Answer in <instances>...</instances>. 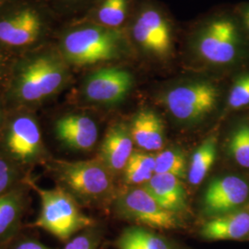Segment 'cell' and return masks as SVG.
Returning a JSON list of instances; mask_svg holds the SVG:
<instances>
[{
  "label": "cell",
  "instance_id": "6da1fadb",
  "mask_svg": "<svg viewBox=\"0 0 249 249\" xmlns=\"http://www.w3.org/2000/svg\"><path fill=\"white\" fill-rule=\"evenodd\" d=\"M72 69L54 42L17 55L1 94L7 110H39L69 87Z\"/></svg>",
  "mask_w": 249,
  "mask_h": 249
},
{
  "label": "cell",
  "instance_id": "7a4b0ae2",
  "mask_svg": "<svg viewBox=\"0 0 249 249\" xmlns=\"http://www.w3.org/2000/svg\"><path fill=\"white\" fill-rule=\"evenodd\" d=\"M53 42L72 71L106 66L124 58L129 52L124 30L108 29L80 19L63 22Z\"/></svg>",
  "mask_w": 249,
  "mask_h": 249
},
{
  "label": "cell",
  "instance_id": "3957f363",
  "mask_svg": "<svg viewBox=\"0 0 249 249\" xmlns=\"http://www.w3.org/2000/svg\"><path fill=\"white\" fill-rule=\"evenodd\" d=\"M61 24L43 0H9L0 8V49L14 56L37 49Z\"/></svg>",
  "mask_w": 249,
  "mask_h": 249
},
{
  "label": "cell",
  "instance_id": "277c9868",
  "mask_svg": "<svg viewBox=\"0 0 249 249\" xmlns=\"http://www.w3.org/2000/svg\"><path fill=\"white\" fill-rule=\"evenodd\" d=\"M46 174L81 205H97L114 198L115 176L95 157L66 160L52 157L45 165Z\"/></svg>",
  "mask_w": 249,
  "mask_h": 249
},
{
  "label": "cell",
  "instance_id": "5b68a950",
  "mask_svg": "<svg viewBox=\"0 0 249 249\" xmlns=\"http://www.w3.org/2000/svg\"><path fill=\"white\" fill-rule=\"evenodd\" d=\"M0 151L32 176L37 166H44L53 156L45 145L39 118L35 111L9 110L0 131Z\"/></svg>",
  "mask_w": 249,
  "mask_h": 249
},
{
  "label": "cell",
  "instance_id": "8992f818",
  "mask_svg": "<svg viewBox=\"0 0 249 249\" xmlns=\"http://www.w3.org/2000/svg\"><path fill=\"white\" fill-rule=\"evenodd\" d=\"M26 182L40 200L39 213L31 227L40 228L67 243L80 231L96 223L81 211L80 203L61 187H39L32 176L27 178Z\"/></svg>",
  "mask_w": 249,
  "mask_h": 249
},
{
  "label": "cell",
  "instance_id": "52a82bcc",
  "mask_svg": "<svg viewBox=\"0 0 249 249\" xmlns=\"http://www.w3.org/2000/svg\"><path fill=\"white\" fill-rule=\"evenodd\" d=\"M219 90L208 80H193L178 84L162 96L170 115L179 122L192 124L204 119L217 106Z\"/></svg>",
  "mask_w": 249,
  "mask_h": 249
},
{
  "label": "cell",
  "instance_id": "ba28073f",
  "mask_svg": "<svg viewBox=\"0 0 249 249\" xmlns=\"http://www.w3.org/2000/svg\"><path fill=\"white\" fill-rule=\"evenodd\" d=\"M117 217L150 229L178 230L182 222L178 214L163 209L144 187L125 190L113 198Z\"/></svg>",
  "mask_w": 249,
  "mask_h": 249
},
{
  "label": "cell",
  "instance_id": "9c48e42d",
  "mask_svg": "<svg viewBox=\"0 0 249 249\" xmlns=\"http://www.w3.org/2000/svg\"><path fill=\"white\" fill-rule=\"evenodd\" d=\"M132 73L127 70L102 66L89 71L82 80L80 98L86 105L113 107L121 104L133 87Z\"/></svg>",
  "mask_w": 249,
  "mask_h": 249
},
{
  "label": "cell",
  "instance_id": "30bf717a",
  "mask_svg": "<svg viewBox=\"0 0 249 249\" xmlns=\"http://www.w3.org/2000/svg\"><path fill=\"white\" fill-rule=\"evenodd\" d=\"M129 36L143 53L166 59L174 52V35L169 19L156 7L141 9L129 30Z\"/></svg>",
  "mask_w": 249,
  "mask_h": 249
},
{
  "label": "cell",
  "instance_id": "8fae6325",
  "mask_svg": "<svg viewBox=\"0 0 249 249\" xmlns=\"http://www.w3.org/2000/svg\"><path fill=\"white\" fill-rule=\"evenodd\" d=\"M193 47L203 62L216 66L230 64L239 51L237 28L230 18H214L197 31Z\"/></svg>",
  "mask_w": 249,
  "mask_h": 249
},
{
  "label": "cell",
  "instance_id": "7c38bea8",
  "mask_svg": "<svg viewBox=\"0 0 249 249\" xmlns=\"http://www.w3.org/2000/svg\"><path fill=\"white\" fill-rule=\"evenodd\" d=\"M57 142L71 151L93 150L99 139V126L93 117L80 112H68L57 116L53 123Z\"/></svg>",
  "mask_w": 249,
  "mask_h": 249
},
{
  "label": "cell",
  "instance_id": "4fadbf2b",
  "mask_svg": "<svg viewBox=\"0 0 249 249\" xmlns=\"http://www.w3.org/2000/svg\"><path fill=\"white\" fill-rule=\"evenodd\" d=\"M249 196V184L236 176L214 179L205 191V213L215 217L235 212Z\"/></svg>",
  "mask_w": 249,
  "mask_h": 249
},
{
  "label": "cell",
  "instance_id": "5bb4252c",
  "mask_svg": "<svg viewBox=\"0 0 249 249\" xmlns=\"http://www.w3.org/2000/svg\"><path fill=\"white\" fill-rule=\"evenodd\" d=\"M30 189L32 188L25 182L0 196V249H4L22 231Z\"/></svg>",
  "mask_w": 249,
  "mask_h": 249
},
{
  "label": "cell",
  "instance_id": "9a60e30c",
  "mask_svg": "<svg viewBox=\"0 0 249 249\" xmlns=\"http://www.w3.org/2000/svg\"><path fill=\"white\" fill-rule=\"evenodd\" d=\"M133 145L129 125L116 123L107 129L97 157L116 177L119 173L124 172L125 165L134 152Z\"/></svg>",
  "mask_w": 249,
  "mask_h": 249
},
{
  "label": "cell",
  "instance_id": "2e32d148",
  "mask_svg": "<svg viewBox=\"0 0 249 249\" xmlns=\"http://www.w3.org/2000/svg\"><path fill=\"white\" fill-rule=\"evenodd\" d=\"M143 187L171 213H181L187 210V190L180 178L169 174H154Z\"/></svg>",
  "mask_w": 249,
  "mask_h": 249
},
{
  "label": "cell",
  "instance_id": "e0dca14e",
  "mask_svg": "<svg viewBox=\"0 0 249 249\" xmlns=\"http://www.w3.org/2000/svg\"><path fill=\"white\" fill-rule=\"evenodd\" d=\"M201 238L208 241L240 240L249 235V213L235 211L212 217L199 230Z\"/></svg>",
  "mask_w": 249,
  "mask_h": 249
},
{
  "label": "cell",
  "instance_id": "ac0fdd59",
  "mask_svg": "<svg viewBox=\"0 0 249 249\" xmlns=\"http://www.w3.org/2000/svg\"><path fill=\"white\" fill-rule=\"evenodd\" d=\"M134 143L145 151H159L164 144V124L160 116L150 109H143L134 116L129 125Z\"/></svg>",
  "mask_w": 249,
  "mask_h": 249
},
{
  "label": "cell",
  "instance_id": "d6986e66",
  "mask_svg": "<svg viewBox=\"0 0 249 249\" xmlns=\"http://www.w3.org/2000/svg\"><path fill=\"white\" fill-rule=\"evenodd\" d=\"M130 0H96L81 17L74 18L99 26L123 30L128 15Z\"/></svg>",
  "mask_w": 249,
  "mask_h": 249
},
{
  "label": "cell",
  "instance_id": "ffe728a7",
  "mask_svg": "<svg viewBox=\"0 0 249 249\" xmlns=\"http://www.w3.org/2000/svg\"><path fill=\"white\" fill-rule=\"evenodd\" d=\"M116 247L117 249H184L164 235L141 225L124 228L116 239Z\"/></svg>",
  "mask_w": 249,
  "mask_h": 249
},
{
  "label": "cell",
  "instance_id": "44dd1931",
  "mask_svg": "<svg viewBox=\"0 0 249 249\" xmlns=\"http://www.w3.org/2000/svg\"><path fill=\"white\" fill-rule=\"evenodd\" d=\"M217 154L215 137H209L191 156L187 170V179L191 186L199 185L212 169Z\"/></svg>",
  "mask_w": 249,
  "mask_h": 249
},
{
  "label": "cell",
  "instance_id": "7402d4cb",
  "mask_svg": "<svg viewBox=\"0 0 249 249\" xmlns=\"http://www.w3.org/2000/svg\"><path fill=\"white\" fill-rule=\"evenodd\" d=\"M155 174V155L147 151H134L124 170L129 185H144Z\"/></svg>",
  "mask_w": 249,
  "mask_h": 249
},
{
  "label": "cell",
  "instance_id": "603a6c76",
  "mask_svg": "<svg viewBox=\"0 0 249 249\" xmlns=\"http://www.w3.org/2000/svg\"><path fill=\"white\" fill-rule=\"evenodd\" d=\"M187 159L179 149H167L155 155V174H169L180 178H187Z\"/></svg>",
  "mask_w": 249,
  "mask_h": 249
},
{
  "label": "cell",
  "instance_id": "cb8c5ba5",
  "mask_svg": "<svg viewBox=\"0 0 249 249\" xmlns=\"http://www.w3.org/2000/svg\"><path fill=\"white\" fill-rule=\"evenodd\" d=\"M29 177L31 176L18 168L0 151V196L24 184Z\"/></svg>",
  "mask_w": 249,
  "mask_h": 249
},
{
  "label": "cell",
  "instance_id": "d4e9b609",
  "mask_svg": "<svg viewBox=\"0 0 249 249\" xmlns=\"http://www.w3.org/2000/svg\"><path fill=\"white\" fill-rule=\"evenodd\" d=\"M103 239L104 229L96 223L65 243L62 249H99Z\"/></svg>",
  "mask_w": 249,
  "mask_h": 249
},
{
  "label": "cell",
  "instance_id": "484cf974",
  "mask_svg": "<svg viewBox=\"0 0 249 249\" xmlns=\"http://www.w3.org/2000/svg\"><path fill=\"white\" fill-rule=\"evenodd\" d=\"M229 149L235 161L249 168V125L242 124L232 133Z\"/></svg>",
  "mask_w": 249,
  "mask_h": 249
},
{
  "label": "cell",
  "instance_id": "4316f807",
  "mask_svg": "<svg viewBox=\"0 0 249 249\" xmlns=\"http://www.w3.org/2000/svg\"><path fill=\"white\" fill-rule=\"evenodd\" d=\"M62 22L80 11H87L96 0H43ZM84 12V13H85ZM63 23V22H62Z\"/></svg>",
  "mask_w": 249,
  "mask_h": 249
},
{
  "label": "cell",
  "instance_id": "83f0119b",
  "mask_svg": "<svg viewBox=\"0 0 249 249\" xmlns=\"http://www.w3.org/2000/svg\"><path fill=\"white\" fill-rule=\"evenodd\" d=\"M249 105V73L240 76L231 87L228 106L232 109H240Z\"/></svg>",
  "mask_w": 249,
  "mask_h": 249
},
{
  "label": "cell",
  "instance_id": "f1b7e54d",
  "mask_svg": "<svg viewBox=\"0 0 249 249\" xmlns=\"http://www.w3.org/2000/svg\"><path fill=\"white\" fill-rule=\"evenodd\" d=\"M2 249H56L50 248L38 238L24 234L22 231L18 236Z\"/></svg>",
  "mask_w": 249,
  "mask_h": 249
},
{
  "label": "cell",
  "instance_id": "f546056e",
  "mask_svg": "<svg viewBox=\"0 0 249 249\" xmlns=\"http://www.w3.org/2000/svg\"><path fill=\"white\" fill-rule=\"evenodd\" d=\"M16 56L0 49V96L9 80V73Z\"/></svg>",
  "mask_w": 249,
  "mask_h": 249
},
{
  "label": "cell",
  "instance_id": "4dcf8cb0",
  "mask_svg": "<svg viewBox=\"0 0 249 249\" xmlns=\"http://www.w3.org/2000/svg\"><path fill=\"white\" fill-rule=\"evenodd\" d=\"M7 114H8V110L5 107V104L3 102V100L0 96V131L4 125L6 117H7Z\"/></svg>",
  "mask_w": 249,
  "mask_h": 249
},
{
  "label": "cell",
  "instance_id": "1f68e13d",
  "mask_svg": "<svg viewBox=\"0 0 249 249\" xmlns=\"http://www.w3.org/2000/svg\"><path fill=\"white\" fill-rule=\"evenodd\" d=\"M246 22H247V26H248L249 30V9L248 10V12L246 13Z\"/></svg>",
  "mask_w": 249,
  "mask_h": 249
},
{
  "label": "cell",
  "instance_id": "d6a6232c",
  "mask_svg": "<svg viewBox=\"0 0 249 249\" xmlns=\"http://www.w3.org/2000/svg\"><path fill=\"white\" fill-rule=\"evenodd\" d=\"M8 1H9V0H0V8H1L4 4H6Z\"/></svg>",
  "mask_w": 249,
  "mask_h": 249
}]
</instances>
